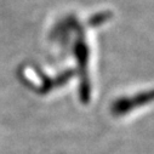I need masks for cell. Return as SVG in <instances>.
I'll list each match as a JSON object with an SVG mask.
<instances>
[{
    "mask_svg": "<svg viewBox=\"0 0 154 154\" xmlns=\"http://www.w3.org/2000/svg\"><path fill=\"white\" fill-rule=\"evenodd\" d=\"M98 18L91 23V26L86 24V21L76 16H68L56 23L55 28L51 32V39L56 44L58 43L78 64L76 73L82 75V82L84 86V82L86 89L90 88L89 75L91 73V60H92V50H91V39L89 35V29L98 24Z\"/></svg>",
    "mask_w": 154,
    "mask_h": 154,
    "instance_id": "obj_1",
    "label": "cell"
}]
</instances>
